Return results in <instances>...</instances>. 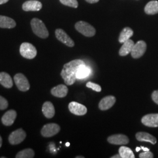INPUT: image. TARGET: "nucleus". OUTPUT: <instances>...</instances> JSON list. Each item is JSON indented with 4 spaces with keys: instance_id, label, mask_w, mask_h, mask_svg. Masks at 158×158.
<instances>
[{
    "instance_id": "obj_21",
    "label": "nucleus",
    "mask_w": 158,
    "mask_h": 158,
    "mask_svg": "<svg viewBox=\"0 0 158 158\" xmlns=\"http://www.w3.org/2000/svg\"><path fill=\"white\" fill-rule=\"evenodd\" d=\"M0 83L7 89L11 88L13 85V81L11 77L9 74L6 72L0 73Z\"/></svg>"
},
{
    "instance_id": "obj_1",
    "label": "nucleus",
    "mask_w": 158,
    "mask_h": 158,
    "mask_svg": "<svg viewBox=\"0 0 158 158\" xmlns=\"http://www.w3.org/2000/svg\"><path fill=\"white\" fill-rule=\"evenodd\" d=\"M82 64H85V62L80 59H76L66 63L61 72V76L66 85H73L76 80L77 69Z\"/></svg>"
},
{
    "instance_id": "obj_17",
    "label": "nucleus",
    "mask_w": 158,
    "mask_h": 158,
    "mask_svg": "<svg viewBox=\"0 0 158 158\" xmlns=\"http://www.w3.org/2000/svg\"><path fill=\"white\" fill-rule=\"evenodd\" d=\"M136 138L138 141L141 142H150L153 145H155L156 143V139L155 136L151 134L145 132H139L136 134Z\"/></svg>"
},
{
    "instance_id": "obj_12",
    "label": "nucleus",
    "mask_w": 158,
    "mask_h": 158,
    "mask_svg": "<svg viewBox=\"0 0 158 158\" xmlns=\"http://www.w3.org/2000/svg\"><path fill=\"white\" fill-rule=\"evenodd\" d=\"M142 123L148 127H158V114H149L141 119Z\"/></svg>"
},
{
    "instance_id": "obj_35",
    "label": "nucleus",
    "mask_w": 158,
    "mask_h": 158,
    "mask_svg": "<svg viewBox=\"0 0 158 158\" xmlns=\"http://www.w3.org/2000/svg\"><path fill=\"white\" fill-rule=\"evenodd\" d=\"M111 158H121V156H120V155L119 154V155H114V156H111Z\"/></svg>"
},
{
    "instance_id": "obj_20",
    "label": "nucleus",
    "mask_w": 158,
    "mask_h": 158,
    "mask_svg": "<svg viewBox=\"0 0 158 158\" xmlns=\"http://www.w3.org/2000/svg\"><path fill=\"white\" fill-rule=\"evenodd\" d=\"M16 26L15 21L10 17L0 15V28H14Z\"/></svg>"
},
{
    "instance_id": "obj_5",
    "label": "nucleus",
    "mask_w": 158,
    "mask_h": 158,
    "mask_svg": "<svg viewBox=\"0 0 158 158\" xmlns=\"http://www.w3.org/2000/svg\"><path fill=\"white\" fill-rule=\"evenodd\" d=\"M26 132L22 128H19L12 132L8 137L9 142L13 145L21 143L26 138Z\"/></svg>"
},
{
    "instance_id": "obj_28",
    "label": "nucleus",
    "mask_w": 158,
    "mask_h": 158,
    "mask_svg": "<svg viewBox=\"0 0 158 158\" xmlns=\"http://www.w3.org/2000/svg\"><path fill=\"white\" fill-rule=\"evenodd\" d=\"M86 86L88 87V88H90L92 90H93L94 91H96L97 92H100L102 91V87L100 85H97L96 83H92V82H88L87 84H86Z\"/></svg>"
},
{
    "instance_id": "obj_8",
    "label": "nucleus",
    "mask_w": 158,
    "mask_h": 158,
    "mask_svg": "<svg viewBox=\"0 0 158 158\" xmlns=\"http://www.w3.org/2000/svg\"><path fill=\"white\" fill-rule=\"evenodd\" d=\"M60 130L59 125L55 123L46 124L41 130V134L44 137H51L56 135Z\"/></svg>"
},
{
    "instance_id": "obj_25",
    "label": "nucleus",
    "mask_w": 158,
    "mask_h": 158,
    "mask_svg": "<svg viewBox=\"0 0 158 158\" xmlns=\"http://www.w3.org/2000/svg\"><path fill=\"white\" fill-rule=\"evenodd\" d=\"M119 154L121 158H134L135 155L130 148L121 147L119 149Z\"/></svg>"
},
{
    "instance_id": "obj_7",
    "label": "nucleus",
    "mask_w": 158,
    "mask_h": 158,
    "mask_svg": "<svg viewBox=\"0 0 158 158\" xmlns=\"http://www.w3.org/2000/svg\"><path fill=\"white\" fill-rule=\"evenodd\" d=\"M14 81L18 89L21 91H27L30 89V85L27 77L22 73H18L14 76Z\"/></svg>"
},
{
    "instance_id": "obj_27",
    "label": "nucleus",
    "mask_w": 158,
    "mask_h": 158,
    "mask_svg": "<svg viewBox=\"0 0 158 158\" xmlns=\"http://www.w3.org/2000/svg\"><path fill=\"white\" fill-rule=\"evenodd\" d=\"M60 2L64 5L70 7L76 8L78 7L79 3L77 0H60Z\"/></svg>"
},
{
    "instance_id": "obj_34",
    "label": "nucleus",
    "mask_w": 158,
    "mask_h": 158,
    "mask_svg": "<svg viewBox=\"0 0 158 158\" xmlns=\"http://www.w3.org/2000/svg\"><path fill=\"white\" fill-rule=\"evenodd\" d=\"M141 149L143 151H149V149L148 148H145V147H141Z\"/></svg>"
},
{
    "instance_id": "obj_6",
    "label": "nucleus",
    "mask_w": 158,
    "mask_h": 158,
    "mask_svg": "<svg viewBox=\"0 0 158 158\" xmlns=\"http://www.w3.org/2000/svg\"><path fill=\"white\" fill-rule=\"evenodd\" d=\"M146 50L147 44L143 40H139L133 46L131 52V56L134 59H138L144 55Z\"/></svg>"
},
{
    "instance_id": "obj_26",
    "label": "nucleus",
    "mask_w": 158,
    "mask_h": 158,
    "mask_svg": "<svg viewBox=\"0 0 158 158\" xmlns=\"http://www.w3.org/2000/svg\"><path fill=\"white\" fill-rule=\"evenodd\" d=\"M35 152L32 149H25L19 152L16 155L17 158H34Z\"/></svg>"
},
{
    "instance_id": "obj_32",
    "label": "nucleus",
    "mask_w": 158,
    "mask_h": 158,
    "mask_svg": "<svg viewBox=\"0 0 158 158\" xmlns=\"http://www.w3.org/2000/svg\"><path fill=\"white\" fill-rule=\"evenodd\" d=\"M85 1H87L89 3H90V4H94L96 2H98L100 0H85Z\"/></svg>"
},
{
    "instance_id": "obj_3",
    "label": "nucleus",
    "mask_w": 158,
    "mask_h": 158,
    "mask_svg": "<svg viewBox=\"0 0 158 158\" xmlns=\"http://www.w3.org/2000/svg\"><path fill=\"white\" fill-rule=\"evenodd\" d=\"M75 28L80 34L87 37H92L96 34V29L90 23L79 21L75 24Z\"/></svg>"
},
{
    "instance_id": "obj_31",
    "label": "nucleus",
    "mask_w": 158,
    "mask_h": 158,
    "mask_svg": "<svg viewBox=\"0 0 158 158\" xmlns=\"http://www.w3.org/2000/svg\"><path fill=\"white\" fill-rule=\"evenodd\" d=\"M153 101L158 104V90L154 91L152 94Z\"/></svg>"
},
{
    "instance_id": "obj_38",
    "label": "nucleus",
    "mask_w": 158,
    "mask_h": 158,
    "mask_svg": "<svg viewBox=\"0 0 158 158\" xmlns=\"http://www.w3.org/2000/svg\"><path fill=\"white\" fill-rule=\"evenodd\" d=\"M66 146L67 147H69V146H70V143H69V142H67V143H66Z\"/></svg>"
},
{
    "instance_id": "obj_16",
    "label": "nucleus",
    "mask_w": 158,
    "mask_h": 158,
    "mask_svg": "<svg viewBox=\"0 0 158 158\" xmlns=\"http://www.w3.org/2000/svg\"><path fill=\"white\" fill-rule=\"evenodd\" d=\"M68 89L66 85H59L53 87L51 90V94L55 97L59 98H63L67 96Z\"/></svg>"
},
{
    "instance_id": "obj_23",
    "label": "nucleus",
    "mask_w": 158,
    "mask_h": 158,
    "mask_svg": "<svg viewBox=\"0 0 158 158\" xmlns=\"http://www.w3.org/2000/svg\"><path fill=\"white\" fill-rule=\"evenodd\" d=\"M134 35L132 29L129 27H125L122 30L119 36V42L121 44L124 43L125 41L130 40Z\"/></svg>"
},
{
    "instance_id": "obj_33",
    "label": "nucleus",
    "mask_w": 158,
    "mask_h": 158,
    "mask_svg": "<svg viewBox=\"0 0 158 158\" xmlns=\"http://www.w3.org/2000/svg\"><path fill=\"white\" fill-rule=\"evenodd\" d=\"M9 0H0V5L5 4L6 2H7Z\"/></svg>"
},
{
    "instance_id": "obj_37",
    "label": "nucleus",
    "mask_w": 158,
    "mask_h": 158,
    "mask_svg": "<svg viewBox=\"0 0 158 158\" xmlns=\"http://www.w3.org/2000/svg\"><path fill=\"white\" fill-rule=\"evenodd\" d=\"M2 139L1 136H0V148L2 146Z\"/></svg>"
},
{
    "instance_id": "obj_22",
    "label": "nucleus",
    "mask_w": 158,
    "mask_h": 158,
    "mask_svg": "<svg viewBox=\"0 0 158 158\" xmlns=\"http://www.w3.org/2000/svg\"><path fill=\"white\" fill-rule=\"evenodd\" d=\"M144 11L148 15H155L158 13V1H151L145 6Z\"/></svg>"
},
{
    "instance_id": "obj_36",
    "label": "nucleus",
    "mask_w": 158,
    "mask_h": 158,
    "mask_svg": "<svg viewBox=\"0 0 158 158\" xmlns=\"http://www.w3.org/2000/svg\"><path fill=\"white\" fill-rule=\"evenodd\" d=\"M141 149V148H140V147H136V152H139Z\"/></svg>"
},
{
    "instance_id": "obj_18",
    "label": "nucleus",
    "mask_w": 158,
    "mask_h": 158,
    "mask_svg": "<svg viewBox=\"0 0 158 158\" xmlns=\"http://www.w3.org/2000/svg\"><path fill=\"white\" fill-rule=\"evenodd\" d=\"M42 113L47 118H52L54 117L55 110L53 104L50 102H46L43 104Z\"/></svg>"
},
{
    "instance_id": "obj_15",
    "label": "nucleus",
    "mask_w": 158,
    "mask_h": 158,
    "mask_svg": "<svg viewBox=\"0 0 158 158\" xmlns=\"http://www.w3.org/2000/svg\"><path fill=\"white\" fill-rule=\"evenodd\" d=\"M17 115V112L15 110H11L6 111L1 119L2 124L6 126H11L14 124Z\"/></svg>"
},
{
    "instance_id": "obj_13",
    "label": "nucleus",
    "mask_w": 158,
    "mask_h": 158,
    "mask_svg": "<svg viewBox=\"0 0 158 158\" xmlns=\"http://www.w3.org/2000/svg\"><path fill=\"white\" fill-rule=\"evenodd\" d=\"M42 4L38 1H27L23 5V10L25 11H38L42 9Z\"/></svg>"
},
{
    "instance_id": "obj_19",
    "label": "nucleus",
    "mask_w": 158,
    "mask_h": 158,
    "mask_svg": "<svg viewBox=\"0 0 158 158\" xmlns=\"http://www.w3.org/2000/svg\"><path fill=\"white\" fill-rule=\"evenodd\" d=\"M134 44V42L130 39L125 41L119 51V55L121 56H125L128 55L131 52Z\"/></svg>"
},
{
    "instance_id": "obj_10",
    "label": "nucleus",
    "mask_w": 158,
    "mask_h": 158,
    "mask_svg": "<svg viewBox=\"0 0 158 158\" xmlns=\"http://www.w3.org/2000/svg\"><path fill=\"white\" fill-rule=\"evenodd\" d=\"M107 141L110 143L117 145H124L129 143L130 140L127 136L123 134H115L108 137Z\"/></svg>"
},
{
    "instance_id": "obj_29",
    "label": "nucleus",
    "mask_w": 158,
    "mask_h": 158,
    "mask_svg": "<svg viewBox=\"0 0 158 158\" xmlns=\"http://www.w3.org/2000/svg\"><path fill=\"white\" fill-rule=\"evenodd\" d=\"M8 106V102L6 98L0 96V110H5Z\"/></svg>"
},
{
    "instance_id": "obj_24",
    "label": "nucleus",
    "mask_w": 158,
    "mask_h": 158,
    "mask_svg": "<svg viewBox=\"0 0 158 158\" xmlns=\"http://www.w3.org/2000/svg\"><path fill=\"white\" fill-rule=\"evenodd\" d=\"M90 73V69L87 67L85 64L81 65L77 69L76 73V78L77 79H85Z\"/></svg>"
},
{
    "instance_id": "obj_30",
    "label": "nucleus",
    "mask_w": 158,
    "mask_h": 158,
    "mask_svg": "<svg viewBox=\"0 0 158 158\" xmlns=\"http://www.w3.org/2000/svg\"><path fill=\"white\" fill-rule=\"evenodd\" d=\"M140 158H153V154L151 152L149 151H144L143 152L139 154Z\"/></svg>"
},
{
    "instance_id": "obj_4",
    "label": "nucleus",
    "mask_w": 158,
    "mask_h": 158,
    "mask_svg": "<svg viewBox=\"0 0 158 158\" xmlns=\"http://www.w3.org/2000/svg\"><path fill=\"white\" fill-rule=\"evenodd\" d=\"M19 52L23 57L28 59H32L37 55V51L35 47L28 42H24L21 44Z\"/></svg>"
},
{
    "instance_id": "obj_9",
    "label": "nucleus",
    "mask_w": 158,
    "mask_h": 158,
    "mask_svg": "<svg viewBox=\"0 0 158 158\" xmlns=\"http://www.w3.org/2000/svg\"><path fill=\"white\" fill-rule=\"evenodd\" d=\"M57 39L69 47H73L74 42L71 38L62 29H57L55 31Z\"/></svg>"
},
{
    "instance_id": "obj_14",
    "label": "nucleus",
    "mask_w": 158,
    "mask_h": 158,
    "mask_svg": "<svg viewBox=\"0 0 158 158\" xmlns=\"http://www.w3.org/2000/svg\"><path fill=\"white\" fill-rule=\"evenodd\" d=\"M116 102V98L113 96H108L103 98L98 104V107L102 111L107 110L112 107Z\"/></svg>"
},
{
    "instance_id": "obj_2",
    "label": "nucleus",
    "mask_w": 158,
    "mask_h": 158,
    "mask_svg": "<svg viewBox=\"0 0 158 158\" xmlns=\"http://www.w3.org/2000/svg\"><path fill=\"white\" fill-rule=\"evenodd\" d=\"M31 27L34 34L40 38L45 39L49 36V32L45 23L40 19L34 18L31 22Z\"/></svg>"
},
{
    "instance_id": "obj_39",
    "label": "nucleus",
    "mask_w": 158,
    "mask_h": 158,
    "mask_svg": "<svg viewBox=\"0 0 158 158\" xmlns=\"http://www.w3.org/2000/svg\"><path fill=\"white\" fill-rule=\"evenodd\" d=\"M76 158H85L84 156H76Z\"/></svg>"
},
{
    "instance_id": "obj_11",
    "label": "nucleus",
    "mask_w": 158,
    "mask_h": 158,
    "mask_svg": "<svg viewBox=\"0 0 158 158\" xmlns=\"http://www.w3.org/2000/svg\"><path fill=\"white\" fill-rule=\"evenodd\" d=\"M69 109L71 113L76 115H84L87 112V109L84 105L75 102L69 103Z\"/></svg>"
}]
</instances>
